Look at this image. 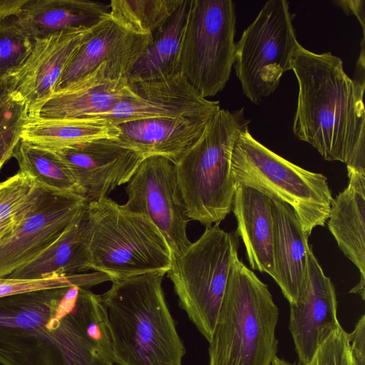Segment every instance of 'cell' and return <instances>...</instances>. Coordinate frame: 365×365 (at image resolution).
I'll use <instances>...</instances> for the list:
<instances>
[{"label":"cell","mask_w":365,"mask_h":365,"mask_svg":"<svg viewBox=\"0 0 365 365\" xmlns=\"http://www.w3.org/2000/svg\"><path fill=\"white\" fill-rule=\"evenodd\" d=\"M269 365H295L294 364H291L288 361H287L286 360L284 359H282L279 357H278L277 356H276L271 361V363L269 364ZM299 365V364H298ZM307 365H309L307 364Z\"/></svg>","instance_id":"40"},{"label":"cell","mask_w":365,"mask_h":365,"mask_svg":"<svg viewBox=\"0 0 365 365\" xmlns=\"http://www.w3.org/2000/svg\"><path fill=\"white\" fill-rule=\"evenodd\" d=\"M299 46L289 2L267 1L236 43V75L252 103L258 105L275 91Z\"/></svg>","instance_id":"10"},{"label":"cell","mask_w":365,"mask_h":365,"mask_svg":"<svg viewBox=\"0 0 365 365\" xmlns=\"http://www.w3.org/2000/svg\"><path fill=\"white\" fill-rule=\"evenodd\" d=\"M364 41L354 80L331 52L313 53L302 45L292 59L299 93L293 133L328 161H340L348 174L365 175Z\"/></svg>","instance_id":"2"},{"label":"cell","mask_w":365,"mask_h":365,"mask_svg":"<svg viewBox=\"0 0 365 365\" xmlns=\"http://www.w3.org/2000/svg\"><path fill=\"white\" fill-rule=\"evenodd\" d=\"M213 116L154 118L124 122L116 125L120 133L116 141L144 158L162 156L175 164L199 140Z\"/></svg>","instance_id":"19"},{"label":"cell","mask_w":365,"mask_h":365,"mask_svg":"<svg viewBox=\"0 0 365 365\" xmlns=\"http://www.w3.org/2000/svg\"><path fill=\"white\" fill-rule=\"evenodd\" d=\"M309 365H357L347 332L342 327L319 346Z\"/></svg>","instance_id":"32"},{"label":"cell","mask_w":365,"mask_h":365,"mask_svg":"<svg viewBox=\"0 0 365 365\" xmlns=\"http://www.w3.org/2000/svg\"><path fill=\"white\" fill-rule=\"evenodd\" d=\"M235 6L232 0H191L180 56V73L205 98L223 90L235 61Z\"/></svg>","instance_id":"9"},{"label":"cell","mask_w":365,"mask_h":365,"mask_svg":"<svg viewBox=\"0 0 365 365\" xmlns=\"http://www.w3.org/2000/svg\"><path fill=\"white\" fill-rule=\"evenodd\" d=\"M21 129L11 132L0 138V170L4 163L13 157L14 150L21 140Z\"/></svg>","instance_id":"36"},{"label":"cell","mask_w":365,"mask_h":365,"mask_svg":"<svg viewBox=\"0 0 365 365\" xmlns=\"http://www.w3.org/2000/svg\"><path fill=\"white\" fill-rule=\"evenodd\" d=\"M250 120L244 109L220 110L199 140L175 163L185 212L190 220L211 226L232 212L236 185L232 155L237 138Z\"/></svg>","instance_id":"5"},{"label":"cell","mask_w":365,"mask_h":365,"mask_svg":"<svg viewBox=\"0 0 365 365\" xmlns=\"http://www.w3.org/2000/svg\"><path fill=\"white\" fill-rule=\"evenodd\" d=\"M9 78L5 80H0V98L9 93Z\"/></svg>","instance_id":"39"},{"label":"cell","mask_w":365,"mask_h":365,"mask_svg":"<svg viewBox=\"0 0 365 365\" xmlns=\"http://www.w3.org/2000/svg\"><path fill=\"white\" fill-rule=\"evenodd\" d=\"M34 42L17 18L0 21V80L9 78L22 65Z\"/></svg>","instance_id":"29"},{"label":"cell","mask_w":365,"mask_h":365,"mask_svg":"<svg viewBox=\"0 0 365 365\" xmlns=\"http://www.w3.org/2000/svg\"><path fill=\"white\" fill-rule=\"evenodd\" d=\"M238 237L236 231L226 232L219 225L207 226L195 242L173 257L167 272L180 307L208 342L231 268L238 258Z\"/></svg>","instance_id":"8"},{"label":"cell","mask_w":365,"mask_h":365,"mask_svg":"<svg viewBox=\"0 0 365 365\" xmlns=\"http://www.w3.org/2000/svg\"><path fill=\"white\" fill-rule=\"evenodd\" d=\"M126 78H113L103 63L85 76L28 106V116L46 118H91L108 111L129 96Z\"/></svg>","instance_id":"18"},{"label":"cell","mask_w":365,"mask_h":365,"mask_svg":"<svg viewBox=\"0 0 365 365\" xmlns=\"http://www.w3.org/2000/svg\"><path fill=\"white\" fill-rule=\"evenodd\" d=\"M93 27L63 30L34 38L29 55L9 76V93L29 106L53 93L66 65Z\"/></svg>","instance_id":"17"},{"label":"cell","mask_w":365,"mask_h":365,"mask_svg":"<svg viewBox=\"0 0 365 365\" xmlns=\"http://www.w3.org/2000/svg\"><path fill=\"white\" fill-rule=\"evenodd\" d=\"M357 365H365V315L362 314L351 333H347Z\"/></svg>","instance_id":"34"},{"label":"cell","mask_w":365,"mask_h":365,"mask_svg":"<svg viewBox=\"0 0 365 365\" xmlns=\"http://www.w3.org/2000/svg\"><path fill=\"white\" fill-rule=\"evenodd\" d=\"M41 192V188L37 186L26 202L13 217L6 221L0 222V238L6 233L11 231L15 227V225L26 215Z\"/></svg>","instance_id":"35"},{"label":"cell","mask_w":365,"mask_h":365,"mask_svg":"<svg viewBox=\"0 0 365 365\" xmlns=\"http://www.w3.org/2000/svg\"><path fill=\"white\" fill-rule=\"evenodd\" d=\"M279 311L268 286L237 258L209 342L208 365H269Z\"/></svg>","instance_id":"4"},{"label":"cell","mask_w":365,"mask_h":365,"mask_svg":"<svg viewBox=\"0 0 365 365\" xmlns=\"http://www.w3.org/2000/svg\"><path fill=\"white\" fill-rule=\"evenodd\" d=\"M232 211L236 232L245 245L253 269L274 277V220L270 197L255 188L237 186Z\"/></svg>","instance_id":"21"},{"label":"cell","mask_w":365,"mask_h":365,"mask_svg":"<svg viewBox=\"0 0 365 365\" xmlns=\"http://www.w3.org/2000/svg\"><path fill=\"white\" fill-rule=\"evenodd\" d=\"M129 86V96L117 102L108 111L86 118L99 119L117 125L154 118L213 116L220 109L218 101L201 96L181 73L135 82Z\"/></svg>","instance_id":"13"},{"label":"cell","mask_w":365,"mask_h":365,"mask_svg":"<svg viewBox=\"0 0 365 365\" xmlns=\"http://www.w3.org/2000/svg\"><path fill=\"white\" fill-rule=\"evenodd\" d=\"M348 177V186L333 200L328 228L339 249L359 270V282L350 292L364 299L365 175L353 173Z\"/></svg>","instance_id":"22"},{"label":"cell","mask_w":365,"mask_h":365,"mask_svg":"<svg viewBox=\"0 0 365 365\" xmlns=\"http://www.w3.org/2000/svg\"><path fill=\"white\" fill-rule=\"evenodd\" d=\"M183 0H111L109 15L127 29L153 35L173 14Z\"/></svg>","instance_id":"28"},{"label":"cell","mask_w":365,"mask_h":365,"mask_svg":"<svg viewBox=\"0 0 365 365\" xmlns=\"http://www.w3.org/2000/svg\"><path fill=\"white\" fill-rule=\"evenodd\" d=\"M2 365H113L101 296L71 286L0 297Z\"/></svg>","instance_id":"1"},{"label":"cell","mask_w":365,"mask_h":365,"mask_svg":"<svg viewBox=\"0 0 365 365\" xmlns=\"http://www.w3.org/2000/svg\"><path fill=\"white\" fill-rule=\"evenodd\" d=\"M124 207L146 215L165 238L173 257L190 245L187 217L178 183L175 164L162 156L145 158L125 187Z\"/></svg>","instance_id":"11"},{"label":"cell","mask_w":365,"mask_h":365,"mask_svg":"<svg viewBox=\"0 0 365 365\" xmlns=\"http://www.w3.org/2000/svg\"><path fill=\"white\" fill-rule=\"evenodd\" d=\"M109 3L91 0H29L18 21L34 39L91 27L109 12Z\"/></svg>","instance_id":"24"},{"label":"cell","mask_w":365,"mask_h":365,"mask_svg":"<svg viewBox=\"0 0 365 365\" xmlns=\"http://www.w3.org/2000/svg\"><path fill=\"white\" fill-rule=\"evenodd\" d=\"M347 14H354L359 20L364 38V3L363 0H341L336 1Z\"/></svg>","instance_id":"38"},{"label":"cell","mask_w":365,"mask_h":365,"mask_svg":"<svg viewBox=\"0 0 365 365\" xmlns=\"http://www.w3.org/2000/svg\"><path fill=\"white\" fill-rule=\"evenodd\" d=\"M191 0H183L152 39L126 76L129 83L151 81L180 73L179 56Z\"/></svg>","instance_id":"25"},{"label":"cell","mask_w":365,"mask_h":365,"mask_svg":"<svg viewBox=\"0 0 365 365\" xmlns=\"http://www.w3.org/2000/svg\"><path fill=\"white\" fill-rule=\"evenodd\" d=\"M28 117V106L9 93L0 98V138L21 129Z\"/></svg>","instance_id":"33"},{"label":"cell","mask_w":365,"mask_h":365,"mask_svg":"<svg viewBox=\"0 0 365 365\" xmlns=\"http://www.w3.org/2000/svg\"><path fill=\"white\" fill-rule=\"evenodd\" d=\"M29 0H0V21L18 18Z\"/></svg>","instance_id":"37"},{"label":"cell","mask_w":365,"mask_h":365,"mask_svg":"<svg viewBox=\"0 0 365 365\" xmlns=\"http://www.w3.org/2000/svg\"><path fill=\"white\" fill-rule=\"evenodd\" d=\"M86 207L46 250L6 277L42 279L81 274L91 269Z\"/></svg>","instance_id":"23"},{"label":"cell","mask_w":365,"mask_h":365,"mask_svg":"<svg viewBox=\"0 0 365 365\" xmlns=\"http://www.w3.org/2000/svg\"><path fill=\"white\" fill-rule=\"evenodd\" d=\"M164 272L114 279L101 296L118 365H181L185 346L167 305Z\"/></svg>","instance_id":"3"},{"label":"cell","mask_w":365,"mask_h":365,"mask_svg":"<svg viewBox=\"0 0 365 365\" xmlns=\"http://www.w3.org/2000/svg\"><path fill=\"white\" fill-rule=\"evenodd\" d=\"M13 157L18 162L19 171L41 187L80 195L71 172L54 152L20 140Z\"/></svg>","instance_id":"27"},{"label":"cell","mask_w":365,"mask_h":365,"mask_svg":"<svg viewBox=\"0 0 365 365\" xmlns=\"http://www.w3.org/2000/svg\"><path fill=\"white\" fill-rule=\"evenodd\" d=\"M86 205L80 195L43 188L26 215L0 238V278L40 255Z\"/></svg>","instance_id":"12"},{"label":"cell","mask_w":365,"mask_h":365,"mask_svg":"<svg viewBox=\"0 0 365 365\" xmlns=\"http://www.w3.org/2000/svg\"><path fill=\"white\" fill-rule=\"evenodd\" d=\"M232 171L236 187L255 188L290 205L309 236L327 221L334 198L327 178L272 152L252 137L248 126L235 141Z\"/></svg>","instance_id":"7"},{"label":"cell","mask_w":365,"mask_h":365,"mask_svg":"<svg viewBox=\"0 0 365 365\" xmlns=\"http://www.w3.org/2000/svg\"><path fill=\"white\" fill-rule=\"evenodd\" d=\"M105 281H110V279L107 274L101 272L50 277L42 279L2 277L0 278V297L74 285L88 288Z\"/></svg>","instance_id":"30"},{"label":"cell","mask_w":365,"mask_h":365,"mask_svg":"<svg viewBox=\"0 0 365 365\" xmlns=\"http://www.w3.org/2000/svg\"><path fill=\"white\" fill-rule=\"evenodd\" d=\"M152 39V35L137 34L106 14L63 70L55 91L85 76L100 65H107L113 78H126Z\"/></svg>","instance_id":"16"},{"label":"cell","mask_w":365,"mask_h":365,"mask_svg":"<svg viewBox=\"0 0 365 365\" xmlns=\"http://www.w3.org/2000/svg\"><path fill=\"white\" fill-rule=\"evenodd\" d=\"M119 133L116 125L99 119L28 116L21 140L54 152L99 139L116 140Z\"/></svg>","instance_id":"26"},{"label":"cell","mask_w":365,"mask_h":365,"mask_svg":"<svg viewBox=\"0 0 365 365\" xmlns=\"http://www.w3.org/2000/svg\"><path fill=\"white\" fill-rule=\"evenodd\" d=\"M36 187V183L21 171L0 182V222L13 217L26 202Z\"/></svg>","instance_id":"31"},{"label":"cell","mask_w":365,"mask_h":365,"mask_svg":"<svg viewBox=\"0 0 365 365\" xmlns=\"http://www.w3.org/2000/svg\"><path fill=\"white\" fill-rule=\"evenodd\" d=\"M54 153L71 172L87 204L108 197L128 182L145 159L114 139L92 140Z\"/></svg>","instance_id":"14"},{"label":"cell","mask_w":365,"mask_h":365,"mask_svg":"<svg viewBox=\"0 0 365 365\" xmlns=\"http://www.w3.org/2000/svg\"><path fill=\"white\" fill-rule=\"evenodd\" d=\"M337 307L334 286L324 273L310 245L304 289L294 303L289 304V329L299 365L308 364L319 346L341 327Z\"/></svg>","instance_id":"15"},{"label":"cell","mask_w":365,"mask_h":365,"mask_svg":"<svg viewBox=\"0 0 365 365\" xmlns=\"http://www.w3.org/2000/svg\"><path fill=\"white\" fill-rule=\"evenodd\" d=\"M268 196L274 220V280L292 304L301 296L306 284L309 235L290 205L274 196Z\"/></svg>","instance_id":"20"},{"label":"cell","mask_w":365,"mask_h":365,"mask_svg":"<svg viewBox=\"0 0 365 365\" xmlns=\"http://www.w3.org/2000/svg\"><path fill=\"white\" fill-rule=\"evenodd\" d=\"M91 269L112 282L153 272L167 273L173 255L152 221L109 197L87 204Z\"/></svg>","instance_id":"6"}]
</instances>
